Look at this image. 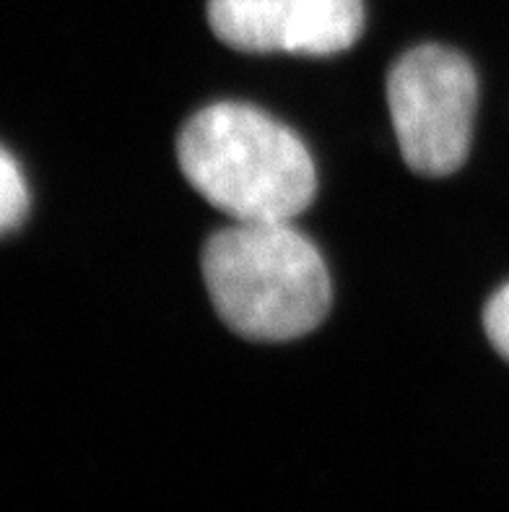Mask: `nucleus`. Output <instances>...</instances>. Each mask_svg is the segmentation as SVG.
Segmentation results:
<instances>
[{"label":"nucleus","mask_w":509,"mask_h":512,"mask_svg":"<svg viewBox=\"0 0 509 512\" xmlns=\"http://www.w3.org/2000/svg\"><path fill=\"white\" fill-rule=\"evenodd\" d=\"M185 180L234 221H291L315 201L317 172L302 138L268 112L216 102L177 138Z\"/></svg>","instance_id":"obj_1"},{"label":"nucleus","mask_w":509,"mask_h":512,"mask_svg":"<svg viewBox=\"0 0 509 512\" xmlns=\"http://www.w3.org/2000/svg\"><path fill=\"white\" fill-rule=\"evenodd\" d=\"M200 266L213 310L247 341H291L330 310L328 266L291 221H234L206 242Z\"/></svg>","instance_id":"obj_2"},{"label":"nucleus","mask_w":509,"mask_h":512,"mask_svg":"<svg viewBox=\"0 0 509 512\" xmlns=\"http://www.w3.org/2000/svg\"><path fill=\"white\" fill-rule=\"evenodd\" d=\"M478 78L471 60L442 45L400 55L387 73V107L403 162L424 177H447L468 159Z\"/></svg>","instance_id":"obj_3"},{"label":"nucleus","mask_w":509,"mask_h":512,"mask_svg":"<svg viewBox=\"0 0 509 512\" xmlns=\"http://www.w3.org/2000/svg\"><path fill=\"white\" fill-rule=\"evenodd\" d=\"M208 24L239 52L328 58L364 32V0H208Z\"/></svg>","instance_id":"obj_4"},{"label":"nucleus","mask_w":509,"mask_h":512,"mask_svg":"<svg viewBox=\"0 0 509 512\" xmlns=\"http://www.w3.org/2000/svg\"><path fill=\"white\" fill-rule=\"evenodd\" d=\"M29 211V188L24 172L8 149L0 151V229L11 234L26 219Z\"/></svg>","instance_id":"obj_5"},{"label":"nucleus","mask_w":509,"mask_h":512,"mask_svg":"<svg viewBox=\"0 0 509 512\" xmlns=\"http://www.w3.org/2000/svg\"><path fill=\"white\" fill-rule=\"evenodd\" d=\"M484 331L497 354L509 362V284H504L484 307Z\"/></svg>","instance_id":"obj_6"}]
</instances>
